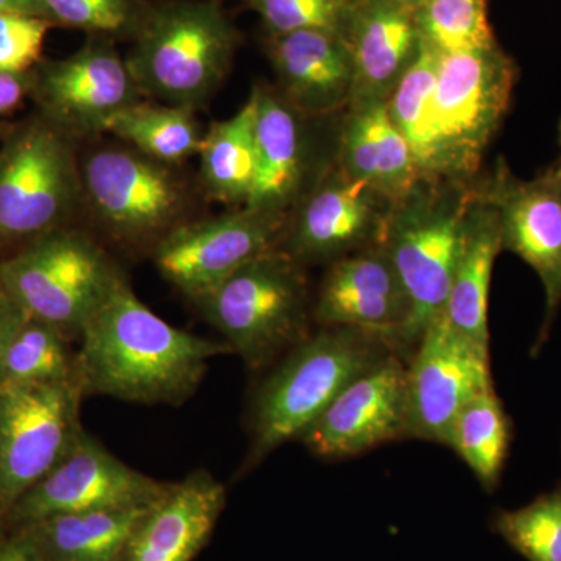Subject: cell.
Returning a JSON list of instances; mask_svg holds the SVG:
<instances>
[{
	"label": "cell",
	"instance_id": "obj_1",
	"mask_svg": "<svg viewBox=\"0 0 561 561\" xmlns=\"http://www.w3.org/2000/svg\"><path fill=\"white\" fill-rule=\"evenodd\" d=\"M79 342L77 364L87 397L138 404H183L201 387L209 362L231 353L225 342L162 320L139 300L125 275Z\"/></svg>",
	"mask_w": 561,
	"mask_h": 561
},
{
	"label": "cell",
	"instance_id": "obj_2",
	"mask_svg": "<svg viewBox=\"0 0 561 561\" xmlns=\"http://www.w3.org/2000/svg\"><path fill=\"white\" fill-rule=\"evenodd\" d=\"M391 353H398L393 343L376 332L321 328L280 357L251 401L241 472L256 468L284 443L298 440L348 383Z\"/></svg>",
	"mask_w": 561,
	"mask_h": 561
},
{
	"label": "cell",
	"instance_id": "obj_3",
	"mask_svg": "<svg viewBox=\"0 0 561 561\" xmlns=\"http://www.w3.org/2000/svg\"><path fill=\"white\" fill-rule=\"evenodd\" d=\"M216 0L151 2L125 61L144 99L197 111L220 90L239 46Z\"/></svg>",
	"mask_w": 561,
	"mask_h": 561
},
{
	"label": "cell",
	"instance_id": "obj_4",
	"mask_svg": "<svg viewBox=\"0 0 561 561\" xmlns=\"http://www.w3.org/2000/svg\"><path fill=\"white\" fill-rule=\"evenodd\" d=\"M192 302L251 371L272 367L312 334L305 265L283 247L243 265Z\"/></svg>",
	"mask_w": 561,
	"mask_h": 561
},
{
	"label": "cell",
	"instance_id": "obj_5",
	"mask_svg": "<svg viewBox=\"0 0 561 561\" xmlns=\"http://www.w3.org/2000/svg\"><path fill=\"white\" fill-rule=\"evenodd\" d=\"M454 181L421 180L411 194L391 205L379 245L400 276L409 305L401 351L411 357L424 330L445 313L465 221L474 191Z\"/></svg>",
	"mask_w": 561,
	"mask_h": 561
},
{
	"label": "cell",
	"instance_id": "obj_6",
	"mask_svg": "<svg viewBox=\"0 0 561 561\" xmlns=\"http://www.w3.org/2000/svg\"><path fill=\"white\" fill-rule=\"evenodd\" d=\"M124 276L99 242L66 227L0 261V280L28 316L80 341Z\"/></svg>",
	"mask_w": 561,
	"mask_h": 561
},
{
	"label": "cell",
	"instance_id": "obj_7",
	"mask_svg": "<svg viewBox=\"0 0 561 561\" xmlns=\"http://www.w3.org/2000/svg\"><path fill=\"white\" fill-rule=\"evenodd\" d=\"M518 68L500 44L440 54L434 98V165L427 181L463 183L511 108Z\"/></svg>",
	"mask_w": 561,
	"mask_h": 561
},
{
	"label": "cell",
	"instance_id": "obj_8",
	"mask_svg": "<svg viewBox=\"0 0 561 561\" xmlns=\"http://www.w3.org/2000/svg\"><path fill=\"white\" fill-rule=\"evenodd\" d=\"M73 138L46 117L0 149V242L25 247L61 228L84 203Z\"/></svg>",
	"mask_w": 561,
	"mask_h": 561
},
{
	"label": "cell",
	"instance_id": "obj_9",
	"mask_svg": "<svg viewBox=\"0 0 561 561\" xmlns=\"http://www.w3.org/2000/svg\"><path fill=\"white\" fill-rule=\"evenodd\" d=\"M84 203L106 234L124 245L157 243L183 225L186 187L172 165L135 149L98 147L80 160Z\"/></svg>",
	"mask_w": 561,
	"mask_h": 561
},
{
	"label": "cell",
	"instance_id": "obj_10",
	"mask_svg": "<svg viewBox=\"0 0 561 561\" xmlns=\"http://www.w3.org/2000/svg\"><path fill=\"white\" fill-rule=\"evenodd\" d=\"M79 378L0 390V526L13 505L49 474L79 440Z\"/></svg>",
	"mask_w": 561,
	"mask_h": 561
},
{
	"label": "cell",
	"instance_id": "obj_11",
	"mask_svg": "<svg viewBox=\"0 0 561 561\" xmlns=\"http://www.w3.org/2000/svg\"><path fill=\"white\" fill-rule=\"evenodd\" d=\"M289 221L287 213L241 206L183 224L157 243L154 265L162 278L195 301L243 265L283 247Z\"/></svg>",
	"mask_w": 561,
	"mask_h": 561
},
{
	"label": "cell",
	"instance_id": "obj_12",
	"mask_svg": "<svg viewBox=\"0 0 561 561\" xmlns=\"http://www.w3.org/2000/svg\"><path fill=\"white\" fill-rule=\"evenodd\" d=\"M474 192L496 210L502 250L522 257L545 287V320L531 346L537 357L561 305V183L549 169L534 180L518 179L501 158Z\"/></svg>",
	"mask_w": 561,
	"mask_h": 561
},
{
	"label": "cell",
	"instance_id": "obj_13",
	"mask_svg": "<svg viewBox=\"0 0 561 561\" xmlns=\"http://www.w3.org/2000/svg\"><path fill=\"white\" fill-rule=\"evenodd\" d=\"M33 91L44 117L70 138H91L108 130L110 122L146 101L114 41L91 39L62 60L33 69Z\"/></svg>",
	"mask_w": 561,
	"mask_h": 561
},
{
	"label": "cell",
	"instance_id": "obj_14",
	"mask_svg": "<svg viewBox=\"0 0 561 561\" xmlns=\"http://www.w3.org/2000/svg\"><path fill=\"white\" fill-rule=\"evenodd\" d=\"M490 389V353L442 313L424 330L408 360L409 438L449 446L461 409Z\"/></svg>",
	"mask_w": 561,
	"mask_h": 561
},
{
	"label": "cell",
	"instance_id": "obj_15",
	"mask_svg": "<svg viewBox=\"0 0 561 561\" xmlns=\"http://www.w3.org/2000/svg\"><path fill=\"white\" fill-rule=\"evenodd\" d=\"M164 485L128 467L84 430L65 459L13 505L2 526L16 529L62 513L146 507Z\"/></svg>",
	"mask_w": 561,
	"mask_h": 561
},
{
	"label": "cell",
	"instance_id": "obj_16",
	"mask_svg": "<svg viewBox=\"0 0 561 561\" xmlns=\"http://www.w3.org/2000/svg\"><path fill=\"white\" fill-rule=\"evenodd\" d=\"M405 437L408 359L391 353L348 383L298 440L312 456L341 460Z\"/></svg>",
	"mask_w": 561,
	"mask_h": 561
},
{
	"label": "cell",
	"instance_id": "obj_17",
	"mask_svg": "<svg viewBox=\"0 0 561 561\" xmlns=\"http://www.w3.org/2000/svg\"><path fill=\"white\" fill-rule=\"evenodd\" d=\"M391 203L339 169L313 187L289 221L283 249L301 265L334 262L379 245Z\"/></svg>",
	"mask_w": 561,
	"mask_h": 561
},
{
	"label": "cell",
	"instance_id": "obj_18",
	"mask_svg": "<svg viewBox=\"0 0 561 561\" xmlns=\"http://www.w3.org/2000/svg\"><path fill=\"white\" fill-rule=\"evenodd\" d=\"M409 316L408 294L381 245L332 262L312 308L313 321L321 328L376 332L389 339L400 354Z\"/></svg>",
	"mask_w": 561,
	"mask_h": 561
},
{
	"label": "cell",
	"instance_id": "obj_19",
	"mask_svg": "<svg viewBox=\"0 0 561 561\" xmlns=\"http://www.w3.org/2000/svg\"><path fill=\"white\" fill-rule=\"evenodd\" d=\"M227 505V486L209 471L168 483L140 513L119 561H194Z\"/></svg>",
	"mask_w": 561,
	"mask_h": 561
},
{
	"label": "cell",
	"instance_id": "obj_20",
	"mask_svg": "<svg viewBox=\"0 0 561 561\" xmlns=\"http://www.w3.org/2000/svg\"><path fill=\"white\" fill-rule=\"evenodd\" d=\"M342 35L353 61L350 105L387 102L421 49L415 10L398 0H351Z\"/></svg>",
	"mask_w": 561,
	"mask_h": 561
},
{
	"label": "cell",
	"instance_id": "obj_21",
	"mask_svg": "<svg viewBox=\"0 0 561 561\" xmlns=\"http://www.w3.org/2000/svg\"><path fill=\"white\" fill-rule=\"evenodd\" d=\"M267 51L283 99L298 114L320 116L350 105L353 61L342 32L268 35Z\"/></svg>",
	"mask_w": 561,
	"mask_h": 561
},
{
	"label": "cell",
	"instance_id": "obj_22",
	"mask_svg": "<svg viewBox=\"0 0 561 561\" xmlns=\"http://www.w3.org/2000/svg\"><path fill=\"white\" fill-rule=\"evenodd\" d=\"M350 106L342 133L341 169L394 205L423 180L411 144L391 121L386 102Z\"/></svg>",
	"mask_w": 561,
	"mask_h": 561
},
{
	"label": "cell",
	"instance_id": "obj_23",
	"mask_svg": "<svg viewBox=\"0 0 561 561\" xmlns=\"http://www.w3.org/2000/svg\"><path fill=\"white\" fill-rule=\"evenodd\" d=\"M253 91L256 95V172L245 206L287 213L305 176V139L300 121L297 111L283 98L262 88Z\"/></svg>",
	"mask_w": 561,
	"mask_h": 561
},
{
	"label": "cell",
	"instance_id": "obj_24",
	"mask_svg": "<svg viewBox=\"0 0 561 561\" xmlns=\"http://www.w3.org/2000/svg\"><path fill=\"white\" fill-rule=\"evenodd\" d=\"M474 191V190H472ZM502 251L496 210L476 195L465 221L463 239L445 316L472 343L490 353L489 302L494 261Z\"/></svg>",
	"mask_w": 561,
	"mask_h": 561
},
{
	"label": "cell",
	"instance_id": "obj_25",
	"mask_svg": "<svg viewBox=\"0 0 561 561\" xmlns=\"http://www.w3.org/2000/svg\"><path fill=\"white\" fill-rule=\"evenodd\" d=\"M146 507L62 513L16 530L31 541L43 561H119Z\"/></svg>",
	"mask_w": 561,
	"mask_h": 561
},
{
	"label": "cell",
	"instance_id": "obj_26",
	"mask_svg": "<svg viewBox=\"0 0 561 561\" xmlns=\"http://www.w3.org/2000/svg\"><path fill=\"white\" fill-rule=\"evenodd\" d=\"M256 95L238 114L216 122L203 136L201 149L202 183L213 201L228 206H245L256 172L254 149Z\"/></svg>",
	"mask_w": 561,
	"mask_h": 561
},
{
	"label": "cell",
	"instance_id": "obj_27",
	"mask_svg": "<svg viewBox=\"0 0 561 561\" xmlns=\"http://www.w3.org/2000/svg\"><path fill=\"white\" fill-rule=\"evenodd\" d=\"M79 376L69 339L28 313L0 348V390L68 382Z\"/></svg>",
	"mask_w": 561,
	"mask_h": 561
},
{
	"label": "cell",
	"instance_id": "obj_28",
	"mask_svg": "<svg viewBox=\"0 0 561 561\" xmlns=\"http://www.w3.org/2000/svg\"><path fill=\"white\" fill-rule=\"evenodd\" d=\"M512 442V419L496 390L490 389L461 409L448 448L468 465L483 490L494 491L501 483Z\"/></svg>",
	"mask_w": 561,
	"mask_h": 561
},
{
	"label": "cell",
	"instance_id": "obj_29",
	"mask_svg": "<svg viewBox=\"0 0 561 561\" xmlns=\"http://www.w3.org/2000/svg\"><path fill=\"white\" fill-rule=\"evenodd\" d=\"M111 135L162 164L175 165L201 153L205 133L194 111L140 101L110 122Z\"/></svg>",
	"mask_w": 561,
	"mask_h": 561
},
{
	"label": "cell",
	"instance_id": "obj_30",
	"mask_svg": "<svg viewBox=\"0 0 561 561\" xmlns=\"http://www.w3.org/2000/svg\"><path fill=\"white\" fill-rule=\"evenodd\" d=\"M440 54L421 41V49L411 68L398 81L387 99L391 121L411 144L423 180H430L434 165V98Z\"/></svg>",
	"mask_w": 561,
	"mask_h": 561
},
{
	"label": "cell",
	"instance_id": "obj_31",
	"mask_svg": "<svg viewBox=\"0 0 561 561\" xmlns=\"http://www.w3.org/2000/svg\"><path fill=\"white\" fill-rule=\"evenodd\" d=\"M415 18L421 41L438 54L497 44L490 24L489 0H423Z\"/></svg>",
	"mask_w": 561,
	"mask_h": 561
},
{
	"label": "cell",
	"instance_id": "obj_32",
	"mask_svg": "<svg viewBox=\"0 0 561 561\" xmlns=\"http://www.w3.org/2000/svg\"><path fill=\"white\" fill-rule=\"evenodd\" d=\"M493 529L529 561H561V483L516 511L494 515Z\"/></svg>",
	"mask_w": 561,
	"mask_h": 561
},
{
	"label": "cell",
	"instance_id": "obj_33",
	"mask_svg": "<svg viewBox=\"0 0 561 561\" xmlns=\"http://www.w3.org/2000/svg\"><path fill=\"white\" fill-rule=\"evenodd\" d=\"M44 18L95 38L133 39L151 7L149 0H39Z\"/></svg>",
	"mask_w": 561,
	"mask_h": 561
},
{
	"label": "cell",
	"instance_id": "obj_34",
	"mask_svg": "<svg viewBox=\"0 0 561 561\" xmlns=\"http://www.w3.org/2000/svg\"><path fill=\"white\" fill-rule=\"evenodd\" d=\"M268 35L300 31L342 32L351 0H245Z\"/></svg>",
	"mask_w": 561,
	"mask_h": 561
},
{
	"label": "cell",
	"instance_id": "obj_35",
	"mask_svg": "<svg viewBox=\"0 0 561 561\" xmlns=\"http://www.w3.org/2000/svg\"><path fill=\"white\" fill-rule=\"evenodd\" d=\"M51 27L54 24L44 18L0 13V70L35 69Z\"/></svg>",
	"mask_w": 561,
	"mask_h": 561
},
{
	"label": "cell",
	"instance_id": "obj_36",
	"mask_svg": "<svg viewBox=\"0 0 561 561\" xmlns=\"http://www.w3.org/2000/svg\"><path fill=\"white\" fill-rule=\"evenodd\" d=\"M33 70L13 72L0 70V116L13 113L33 91Z\"/></svg>",
	"mask_w": 561,
	"mask_h": 561
},
{
	"label": "cell",
	"instance_id": "obj_37",
	"mask_svg": "<svg viewBox=\"0 0 561 561\" xmlns=\"http://www.w3.org/2000/svg\"><path fill=\"white\" fill-rule=\"evenodd\" d=\"M0 561H43L31 541L16 529L0 526Z\"/></svg>",
	"mask_w": 561,
	"mask_h": 561
},
{
	"label": "cell",
	"instance_id": "obj_38",
	"mask_svg": "<svg viewBox=\"0 0 561 561\" xmlns=\"http://www.w3.org/2000/svg\"><path fill=\"white\" fill-rule=\"evenodd\" d=\"M25 317L27 312L21 308L20 302L14 300L13 295L0 280V348Z\"/></svg>",
	"mask_w": 561,
	"mask_h": 561
},
{
	"label": "cell",
	"instance_id": "obj_39",
	"mask_svg": "<svg viewBox=\"0 0 561 561\" xmlns=\"http://www.w3.org/2000/svg\"><path fill=\"white\" fill-rule=\"evenodd\" d=\"M0 13L28 14V16L44 18L39 0H0Z\"/></svg>",
	"mask_w": 561,
	"mask_h": 561
},
{
	"label": "cell",
	"instance_id": "obj_40",
	"mask_svg": "<svg viewBox=\"0 0 561 561\" xmlns=\"http://www.w3.org/2000/svg\"><path fill=\"white\" fill-rule=\"evenodd\" d=\"M559 144H560V158L557 160L556 164H552L551 168H549V171L553 173V176H556L557 180L561 183V121L559 124Z\"/></svg>",
	"mask_w": 561,
	"mask_h": 561
},
{
	"label": "cell",
	"instance_id": "obj_41",
	"mask_svg": "<svg viewBox=\"0 0 561 561\" xmlns=\"http://www.w3.org/2000/svg\"><path fill=\"white\" fill-rule=\"evenodd\" d=\"M398 2L404 3V5L411 7V9L415 10L423 0H398Z\"/></svg>",
	"mask_w": 561,
	"mask_h": 561
},
{
	"label": "cell",
	"instance_id": "obj_42",
	"mask_svg": "<svg viewBox=\"0 0 561 561\" xmlns=\"http://www.w3.org/2000/svg\"><path fill=\"white\" fill-rule=\"evenodd\" d=\"M216 2H219V0H216Z\"/></svg>",
	"mask_w": 561,
	"mask_h": 561
}]
</instances>
